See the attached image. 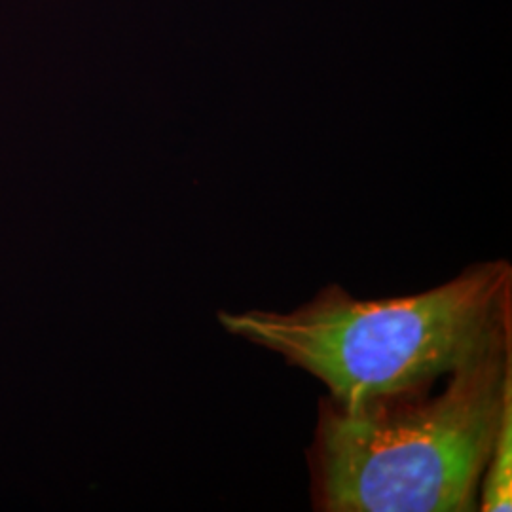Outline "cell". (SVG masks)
Returning <instances> with one entry per match:
<instances>
[{"mask_svg":"<svg viewBox=\"0 0 512 512\" xmlns=\"http://www.w3.org/2000/svg\"><path fill=\"white\" fill-rule=\"evenodd\" d=\"M217 319L317 378L332 401L363 403L435 387L512 344V266L475 262L433 289L378 300L329 285L293 310H220Z\"/></svg>","mask_w":512,"mask_h":512,"instance_id":"6da1fadb","label":"cell"},{"mask_svg":"<svg viewBox=\"0 0 512 512\" xmlns=\"http://www.w3.org/2000/svg\"><path fill=\"white\" fill-rule=\"evenodd\" d=\"M435 387L357 404L319 401L308 452L315 511H478L482 473L512 401V344Z\"/></svg>","mask_w":512,"mask_h":512,"instance_id":"7a4b0ae2","label":"cell"},{"mask_svg":"<svg viewBox=\"0 0 512 512\" xmlns=\"http://www.w3.org/2000/svg\"><path fill=\"white\" fill-rule=\"evenodd\" d=\"M511 509L512 401L505 406L478 490V511L511 512Z\"/></svg>","mask_w":512,"mask_h":512,"instance_id":"3957f363","label":"cell"}]
</instances>
